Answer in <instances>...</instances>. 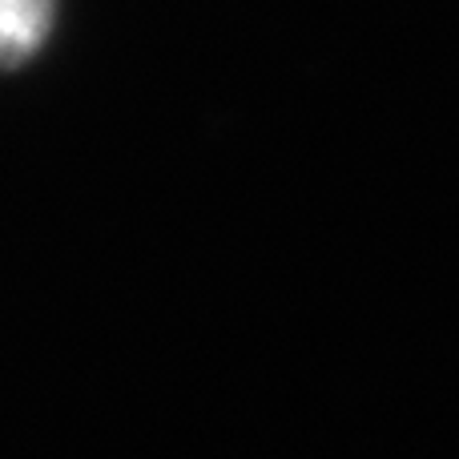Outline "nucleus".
Here are the masks:
<instances>
[{
  "instance_id": "f257e3e1",
  "label": "nucleus",
  "mask_w": 459,
  "mask_h": 459,
  "mask_svg": "<svg viewBox=\"0 0 459 459\" xmlns=\"http://www.w3.org/2000/svg\"><path fill=\"white\" fill-rule=\"evenodd\" d=\"M53 0H0V69L21 65L45 45Z\"/></svg>"
}]
</instances>
